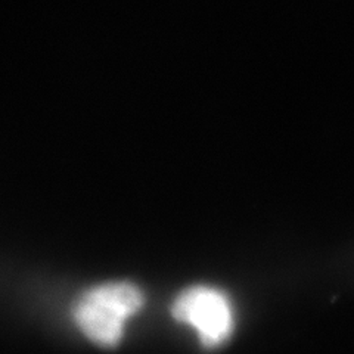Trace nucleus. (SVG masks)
Here are the masks:
<instances>
[{
    "label": "nucleus",
    "mask_w": 354,
    "mask_h": 354,
    "mask_svg": "<svg viewBox=\"0 0 354 354\" xmlns=\"http://www.w3.org/2000/svg\"><path fill=\"white\" fill-rule=\"evenodd\" d=\"M143 306V294L129 282L104 283L86 292L74 308V320L96 344L114 347L127 320Z\"/></svg>",
    "instance_id": "obj_1"
},
{
    "label": "nucleus",
    "mask_w": 354,
    "mask_h": 354,
    "mask_svg": "<svg viewBox=\"0 0 354 354\" xmlns=\"http://www.w3.org/2000/svg\"><path fill=\"white\" fill-rule=\"evenodd\" d=\"M173 316L196 330L203 344L214 348L229 339L235 328V313L229 298L212 286L187 288L173 304Z\"/></svg>",
    "instance_id": "obj_2"
}]
</instances>
